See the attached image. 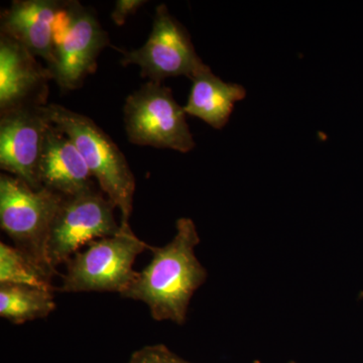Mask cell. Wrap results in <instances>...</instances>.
I'll return each mask as SVG.
<instances>
[{"mask_svg": "<svg viewBox=\"0 0 363 363\" xmlns=\"http://www.w3.org/2000/svg\"><path fill=\"white\" fill-rule=\"evenodd\" d=\"M47 111L52 123L75 143L102 193L118 208L121 223H128L135 178L123 152L89 117L56 104H48Z\"/></svg>", "mask_w": 363, "mask_h": 363, "instance_id": "7a4b0ae2", "label": "cell"}, {"mask_svg": "<svg viewBox=\"0 0 363 363\" xmlns=\"http://www.w3.org/2000/svg\"><path fill=\"white\" fill-rule=\"evenodd\" d=\"M63 196L47 188L35 190L9 174L0 176V227L40 266L57 274L47 259V245Z\"/></svg>", "mask_w": 363, "mask_h": 363, "instance_id": "5b68a950", "label": "cell"}, {"mask_svg": "<svg viewBox=\"0 0 363 363\" xmlns=\"http://www.w3.org/2000/svg\"><path fill=\"white\" fill-rule=\"evenodd\" d=\"M55 309L52 291L28 286L0 285V316L13 324L44 319Z\"/></svg>", "mask_w": 363, "mask_h": 363, "instance_id": "5bb4252c", "label": "cell"}, {"mask_svg": "<svg viewBox=\"0 0 363 363\" xmlns=\"http://www.w3.org/2000/svg\"><path fill=\"white\" fill-rule=\"evenodd\" d=\"M55 274L20 248L0 242V285L35 286L54 292Z\"/></svg>", "mask_w": 363, "mask_h": 363, "instance_id": "9a60e30c", "label": "cell"}, {"mask_svg": "<svg viewBox=\"0 0 363 363\" xmlns=\"http://www.w3.org/2000/svg\"><path fill=\"white\" fill-rule=\"evenodd\" d=\"M92 178L75 143L52 123L40 157V181L43 187L69 197L95 187Z\"/></svg>", "mask_w": 363, "mask_h": 363, "instance_id": "7c38bea8", "label": "cell"}, {"mask_svg": "<svg viewBox=\"0 0 363 363\" xmlns=\"http://www.w3.org/2000/svg\"><path fill=\"white\" fill-rule=\"evenodd\" d=\"M123 113L126 135L133 145L183 154L194 150L187 113L161 82L149 81L128 95Z\"/></svg>", "mask_w": 363, "mask_h": 363, "instance_id": "8992f818", "label": "cell"}, {"mask_svg": "<svg viewBox=\"0 0 363 363\" xmlns=\"http://www.w3.org/2000/svg\"><path fill=\"white\" fill-rule=\"evenodd\" d=\"M52 80L44 67L16 40L0 33V113L26 106H45Z\"/></svg>", "mask_w": 363, "mask_h": 363, "instance_id": "30bf717a", "label": "cell"}, {"mask_svg": "<svg viewBox=\"0 0 363 363\" xmlns=\"http://www.w3.org/2000/svg\"><path fill=\"white\" fill-rule=\"evenodd\" d=\"M191 81L193 85L184 109L215 130H222L228 123L234 105L247 96L243 86L224 82L212 73L209 66L196 74Z\"/></svg>", "mask_w": 363, "mask_h": 363, "instance_id": "4fadbf2b", "label": "cell"}, {"mask_svg": "<svg viewBox=\"0 0 363 363\" xmlns=\"http://www.w3.org/2000/svg\"><path fill=\"white\" fill-rule=\"evenodd\" d=\"M109 35L96 14L79 1H64L54 28V60L47 67L63 91L78 89L94 73Z\"/></svg>", "mask_w": 363, "mask_h": 363, "instance_id": "277c9868", "label": "cell"}, {"mask_svg": "<svg viewBox=\"0 0 363 363\" xmlns=\"http://www.w3.org/2000/svg\"><path fill=\"white\" fill-rule=\"evenodd\" d=\"M123 66L140 67L143 77L154 82L167 78L194 77L208 65L196 52L185 26L161 4L156 9L149 39L140 49L121 51Z\"/></svg>", "mask_w": 363, "mask_h": 363, "instance_id": "ba28073f", "label": "cell"}, {"mask_svg": "<svg viewBox=\"0 0 363 363\" xmlns=\"http://www.w3.org/2000/svg\"><path fill=\"white\" fill-rule=\"evenodd\" d=\"M128 363H192L183 359L164 344L147 345L135 351Z\"/></svg>", "mask_w": 363, "mask_h": 363, "instance_id": "2e32d148", "label": "cell"}, {"mask_svg": "<svg viewBox=\"0 0 363 363\" xmlns=\"http://www.w3.org/2000/svg\"><path fill=\"white\" fill-rule=\"evenodd\" d=\"M87 247L66 262L59 292H111L121 296L138 274L133 269L136 257L152 248L135 235L128 222L121 223L114 235L93 241Z\"/></svg>", "mask_w": 363, "mask_h": 363, "instance_id": "3957f363", "label": "cell"}, {"mask_svg": "<svg viewBox=\"0 0 363 363\" xmlns=\"http://www.w3.org/2000/svg\"><path fill=\"white\" fill-rule=\"evenodd\" d=\"M200 243L194 221L176 222L173 240L152 247V259L121 297L145 303L152 319L185 324L193 295L207 281V271L195 255Z\"/></svg>", "mask_w": 363, "mask_h": 363, "instance_id": "6da1fadb", "label": "cell"}, {"mask_svg": "<svg viewBox=\"0 0 363 363\" xmlns=\"http://www.w3.org/2000/svg\"><path fill=\"white\" fill-rule=\"evenodd\" d=\"M51 124L47 105L0 113V169L35 190L43 188L40 162Z\"/></svg>", "mask_w": 363, "mask_h": 363, "instance_id": "9c48e42d", "label": "cell"}, {"mask_svg": "<svg viewBox=\"0 0 363 363\" xmlns=\"http://www.w3.org/2000/svg\"><path fill=\"white\" fill-rule=\"evenodd\" d=\"M145 4H147L145 0H117L111 13L112 21L116 26H123L126 20Z\"/></svg>", "mask_w": 363, "mask_h": 363, "instance_id": "e0dca14e", "label": "cell"}, {"mask_svg": "<svg viewBox=\"0 0 363 363\" xmlns=\"http://www.w3.org/2000/svg\"><path fill=\"white\" fill-rule=\"evenodd\" d=\"M64 1L14 0L0 18V33L16 40L47 67L54 60L55 21Z\"/></svg>", "mask_w": 363, "mask_h": 363, "instance_id": "8fae6325", "label": "cell"}, {"mask_svg": "<svg viewBox=\"0 0 363 363\" xmlns=\"http://www.w3.org/2000/svg\"><path fill=\"white\" fill-rule=\"evenodd\" d=\"M290 363H297V362H291Z\"/></svg>", "mask_w": 363, "mask_h": 363, "instance_id": "ac0fdd59", "label": "cell"}, {"mask_svg": "<svg viewBox=\"0 0 363 363\" xmlns=\"http://www.w3.org/2000/svg\"><path fill=\"white\" fill-rule=\"evenodd\" d=\"M116 205L95 187L64 197L58 208L47 245V259L57 272L84 245L112 236L121 228L114 216Z\"/></svg>", "mask_w": 363, "mask_h": 363, "instance_id": "52a82bcc", "label": "cell"}]
</instances>
